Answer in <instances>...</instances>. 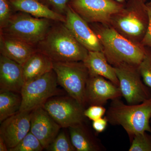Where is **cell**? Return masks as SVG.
Returning <instances> with one entry per match:
<instances>
[{"label":"cell","instance_id":"4dcf8cb0","mask_svg":"<svg viewBox=\"0 0 151 151\" xmlns=\"http://www.w3.org/2000/svg\"><path fill=\"white\" fill-rule=\"evenodd\" d=\"M9 148L4 140L0 137V151H8Z\"/></svg>","mask_w":151,"mask_h":151},{"label":"cell","instance_id":"44dd1931","mask_svg":"<svg viewBox=\"0 0 151 151\" xmlns=\"http://www.w3.org/2000/svg\"><path fill=\"white\" fill-rule=\"evenodd\" d=\"M22 102L21 93L0 92V123L20 112Z\"/></svg>","mask_w":151,"mask_h":151},{"label":"cell","instance_id":"603a6c76","mask_svg":"<svg viewBox=\"0 0 151 151\" xmlns=\"http://www.w3.org/2000/svg\"><path fill=\"white\" fill-rule=\"evenodd\" d=\"M49 151H76V150L64 131L60 132L46 149Z\"/></svg>","mask_w":151,"mask_h":151},{"label":"cell","instance_id":"d6986e66","mask_svg":"<svg viewBox=\"0 0 151 151\" xmlns=\"http://www.w3.org/2000/svg\"><path fill=\"white\" fill-rule=\"evenodd\" d=\"M83 62L88 69L89 75L102 76L119 87V79L114 68L108 62L103 51L88 52Z\"/></svg>","mask_w":151,"mask_h":151},{"label":"cell","instance_id":"83f0119b","mask_svg":"<svg viewBox=\"0 0 151 151\" xmlns=\"http://www.w3.org/2000/svg\"><path fill=\"white\" fill-rule=\"evenodd\" d=\"M53 10L61 14H65L70 0H45Z\"/></svg>","mask_w":151,"mask_h":151},{"label":"cell","instance_id":"1f68e13d","mask_svg":"<svg viewBox=\"0 0 151 151\" xmlns=\"http://www.w3.org/2000/svg\"><path fill=\"white\" fill-rule=\"evenodd\" d=\"M116 1L120 3H122V4H125L127 2V1L128 0H115Z\"/></svg>","mask_w":151,"mask_h":151},{"label":"cell","instance_id":"e575fe53","mask_svg":"<svg viewBox=\"0 0 151 151\" xmlns=\"http://www.w3.org/2000/svg\"></svg>","mask_w":151,"mask_h":151},{"label":"cell","instance_id":"52a82bcc","mask_svg":"<svg viewBox=\"0 0 151 151\" xmlns=\"http://www.w3.org/2000/svg\"><path fill=\"white\" fill-rule=\"evenodd\" d=\"M57 78L53 70L25 83L21 92L20 112H32L42 107L50 98L59 94Z\"/></svg>","mask_w":151,"mask_h":151},{"label":"cell","instance_id":"5b68a950","mask_svg":"<svg viewBox=\"0 0 151 151\" xmlns=\"http://www.w3.org/2000/svg\"><path fill=\"white\" fill-rule=\"evenodd\" d=\"M51 21L21 12L12 15L1 32L35 47L46 36L52 26Z\"/></svg>","mask_w":151,"mask_h":151},{"label":"cell","instance_id":"6da1fadb","mask_svg":"<svg viewBox=\"0 0 151 151\" xmlns=\"http://www.w3.org/2000/svg\"><path fill=\"white\" fill-rule=\"evenodd\" d=\"M90 27L97 34L108 62L113 67L122 65L139 66L146 47L121 35L110 25L92 23Z\"/></svg>","mask_w":151,"mask_h":151},{"label":"cell","instance_id":"7a4b0ae2","mask_svg":"<svg viewBox=\"0 0 151 151\" xmlns=\"http://www.w3.org/2000/svg\"><path fill=\"white\" fill-rule=\"evenodd\" d=\"M37 46V50L53 62L83 61L89 52L77 41L63 23L52 26Z\"/></svg>","mask_w":151,"mask_h":151},{"label":"cell","instance_id":"30bf717a","mask_svg":"<svg viewBox=\"0 0 151 151\" xmlns=\"http://www.w3.org/2000/svg\"><path fill=\"white\" fill-rule=\"evenodd\" d=\"M125 4L115 0H70L69 5L87 22L109 25L112 17L124 8Z\"/></svg>","mask_w":151,"mask_h":151},{"label":"cell","instance_id":"7c38bea8","mask_svg":"<svg viewBox=\"0 0 151 151\" xmlns=\"http://www.w3.org/2000/svg\"><path fill=\"white\" fill-rule=\"evenodd\" d=\"M122 97L119 87L111 81L99 76L89 75L85 90L86 105L103 106L108 100Z\"/></svg>","mask_w":151,"mask_h":151},{"label":"cell","instance_id":"484cf974","mask_svg":"<svg viewBox=\"0 0 151 151\" xmlns=\"http://www.w3.org/2000/svg\"><path fill=\"white\" fill-rule=\"evenodd\" d=\"M9 0H0V28L4 27L12 16Z\"/></svg>","mask_w":151,"mask_h":151},{"label":"cell","instance_id":"9c48e42d","mask_svg":"<svg viewBox=\"0 0 151 151\" xmlns=\"http://www.w3.org/2000/svg\"><path fill=\"white\" fill-rule=\"evenodd\" d=\"M138 67L129 65L114 67L122 96L128 104H139L151 97L150 89L143 82Z\"/></svg>","mask_w":151,"mask_h":151},{"label":"cell","instance_id":"277c9868","mask_svg":"<svg viewBox=\"0 0 151 151\" xmlns=\"http://www.w3.org/2000/svg\"><path fill=\"white\" fill-rule=\"evenodd\" d=\"M109 25L124 37L141 44L148 25L146 3L128 0L124 8L113 16Z\"/></svg>","mask_w":151,"mask_h":151},{"label":"cell","instance_id":"d4e9b609","mask_svg":"<svg viewBox=\"0 0 151 151\" xmlns=\"http://www.w3.org/2000/svg\"><path fill=\"white\" fill-rule=\"evenodd\" d=\"M131 143L129 151H151V133L136 135Z\"/></svg>","mask_w":151,"mask_h":151},{"label":"cell","instance_id":"8fae6325","mask_svg":"<svg viewBox=\"0 0 151 151\" xmlns=\"http://www.w3.org/2000/svg\"><path fill=\"white\" fill-rule=\"evenodd\" d=\"M63 23L76 39L89 51H102L103 47L98 37L88 23L73 10L69 4Z\"/></svg>","mask_w":151,"mask_h":151},{"label":"cell","instance_id":"836d02e7","mask_svg":"<svg viewBox=\"0 0 151 151\" xmlns=\"http://www.w3.org/2000/svg\"><path fill=\"white\" fill-rule=\"evenodd\" d=\"M146 4H147L150 5H151V0H150V2H149L148 3H146Z\"/></svg>","mask_w":151,"mask_h":151},{"label":"cell","instance_id":"ba28073f","mask_svg":"<svg viewBox=\"0 0 151 151\" xmlns=\"http://www.w3.org/2000/svg\"><path fill=\"white\" fill-rule=\"evenodd\" d=\"M42 107L63 128H68L85 122V107L73 97H52Z\"/></svg>","mask_w":151,"mask_h":151},{"label":"cell","instance_id":"f1b7e54d","mask_svg":"<svg viewBox=\"0 0 151 151\" xmlns=\"http://www.w3.org/2000/svg\"><path fill=\"white\" fill-rule=\"evenodd\" d=\"M146 8L148 15V25L141 44L145 47L151 49V5L146 4Z\"/></svg>","mask_w":151,"mask_h":151},{"label":"cell","instance_id":"4fadbf2b","mask_svg":"<svg viewBox=\"0 0 151 151\" xmlns=\"http://www.w3.org/2000/svg\"><path fill=\"white\" fill-rule=\"evenodd\" d=\"M62 127L42 107L31 112L30 132L46 150L59 134Z\"/></svg>","mask_w":151,"mask_h":151},{"label":"cell","instance_id":"e0dca14e","mask_svg":"<svg viewBox=\"0 0 151 151\" xmlns=\"http://www.w3.org/2000/svg\"><path fill=\"white\" fill-rule=\"evenodd\" d=\"M85 122L68 128L70 140L76 151H106L101 140Z\"/></svg>","mask_w":151,"mask_h":151},{"label":"cell","instance_id":"ffe728a7","mask_svg":"<svg viewBox=\"0 0 151 151\" xmlns=\"http://www.w3.org/2000/svg\"><path fill=\"white\" fill-rule=\"evenodd\" d=\"M53 62L51 59L37 50L22 65L25 83L51 71L53 70Z\"/></svg>","mask_w":151,"mask_h":151},{"label":"cell","instance_id":"f546056e","mask_svg":"<svg viewBox=\"0 0 151 151\" xmlns=\"http://www.w3.org/2000/svg\"><path fill=\"white\" fill-rule=\"evenodd\" d=\"M108 123L106 116L92 121V128L97 133H101L104 132L107 127Z\"/></svg>","mask_w":151,"mask_h":151},{"label":"cell","instance_id":"d6a6232c","mask_svg":"<svg viewBox=\"0 0 151 151\" xmlns=\"http://www.w3.org/2000/svg\"><path fill=\"white\" fill-rule=\"evenodd\" d=\"M138 1H140L142 2L146 3L147 0H138Z\"/></svg>","mask_w":151,"mask_h":151},{"label":"cell","instance_id":"8992f818","mask_svg":"<svg viewBox=\"0 0 151 151\" xmlns=\"http://www.w3.org/2000/svg\"><path fill=\"white\" fill-rule=\"evenodd\" d=\"M53 70L58 85L85 107V90L89 74L83 61L53 62Z\"/></svg>","mask_w":151,"mask_h":151},{"label":"cell","instance_id":"2e32d148","mask_svg":"<svg viewBox=\"0 0 151 151\" xmlns=\"http://www.w3.org/2000/svg\"><path fill=\"white\" fill-rule=\"evenodd\" d=\"M37 50L35 47L23 41L1 32V55L22 65Z\"/></svg>","mask_w":151,"mask_h":151},{"label":"cell","instance_id":"5bb4252c","mask_svg":"<svg viewBox=\"0 0 151 151\" xmlns=\"http://www.w3.org/2000/svg\"><path fill=\"white\" fill-rule=\"evenodd\" d=\"M32 112H19L1 123L0 137L9 149L17 146L30 132Z\"/></svg>","mask_w":151,"mask_h":151},{"label":"cell","instance_id":"9a60e30c","mask_svg":"<svg viewBox=\"0 0 151 151\" xmlns=\"http://www.w3.org/2000/svg\"><path fill=\"white\" fill-rule=\"evenodd\" d=\"M24 84L22 65L1 55L0 92L21 93Z\"/></svg>","mask_w":151,"mask_h":151},{"label":"cell","instance_id":"ac0fdd59","mask_svg":"<svg viewBox=\"0 0 151 151\" xmlns=\"http://www.w3.org/2000/svg\"><path fill=\"white\" fill-rule=\"evenodd\" d=\"M14 10L29 14L39 18L65 23V17L50 9L39 0H9Z\"/></svg>","mask_w":151,"mask_h":151},{"label":"cell","instance_id":"7402d4cb","mask_svg":"<svg viewBox=\"0 0 151 151\" xmlns=\"http://www.w3.org/2000/svg\"><path fill=\"white\" fill-rule=\"evenodd\" d=\"M44 149L40 141L30 131L17 146L9 151H41Z\"/></svg>","mask_w":151,"mask_h":151},{"label":"cell","instance_id":"3957f363","mask_svg":"<svg viewBox=\"0 0 151 151\" xmlns=\"http://www.w3.org/2000/svg\"><path fill=\"white\" fill-rule=\"evenodd\" d=\"M108 123L122 126L130 141L136 135L145 132L151 133V97L137 104H125L121 98L112 100L106 113Z\"/></svg>","mask_w":151,"mask_h":151},{"label":"cell","instance_id":"cb8c5ba5","mask_svg":"<svg viewBox=\"0 0 151 151\" xmlns=\"http://www.w3.org/2000/svg\"><path fill=\"white\" fill-rule=\"evenodd\" d=\"M138 68L143 82L151 89V49L146 47L145 56Z\"/></svg>","mask_w":151,"mask_h":151},{"label":"cell","instance_id":"4316f807","mask_svg":"<svg viewBox=\"0 0 151 151\" xmlns=\"http://www.w3.org/2000/svg\"><path fill=\"white\" fill-rule=\"evenodd\" d=\"M107 112L106 108L102 105H94L89 106L85 109L84 116L86 118L92 121L103 118Z\"/></svg>","mask_w":151,"mask_h":151}]
</instances>
